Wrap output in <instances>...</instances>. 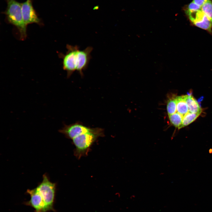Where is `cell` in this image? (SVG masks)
<instances>
[{"label": "cell", "mask_w": 212, "mask_h": 212, "mask_svg": "<svg viewBox=\"0 0 212 212\" xmlns=\"http://www.w3.org/2000/svg\"><path fill=\"white\" fill-rule=\"evenodd\" d=\"M5 0L7 3V7L2 13L5 15L7 22L14 26L18 29L19 32L20 39L24 40L27 36V26L23 18L21 4L16 0Z\"/></svg>", "instance_id": "6da1fadb"}, {"label": "cell", "mask_w": 212, "mask_h": 212, "mask_svg": "<svg viewBox=\"0 0 212 212\" xmlns=\"http://www.w3.org/2000/svg\"><path fill=\"white\" fill-rule=\"evenodd\" d=\"M104 135L103 130L97 127L92 128L90 131L73 138V143L75 147L74 155L78 159L87 155L92 144L99 137Z\"/></svg>", "instance_id": "7a4b0ae2"}, {"label": "cell", "mask_w": 212, "mask_h": 212, "mask_svg": "<svg viewBox=\"0 0 212 212\" xmlns=\"http://www.w3.org/2000/svg\"><path fill=\"white\" fill-rule=\"evenodd\" d=\"M45 206L46 212L55 211L53 205L55 197L56 184L49 180L46 174L43 176L42 181L36 187Z\"/></svg>", "instance_id": "3957f363"}, {"label": "cell", "mask_w": 212, "mask_h": 212, "mask_svg": "<svg viewBox=\"0 0 212 212\" xmlns=\"http://www.w3.org/2000/svg\"><path fill=\"white\" fill-rule=\"evenodd\" d=\"M67 51L65 54H59V57L62 59V67L67 72V77H70L77 70L78 63V51L79 47L77 45H66Z\"/></svg>", "instance_id": "277c9868"}, {"label": "cell", "mask_w": 212, "mask_h": 212, "mask_svg": "<svg viewBox=\"0 0 212 212\" xmlns=\"http://www.w3.org/2000/svg\"><path fill=\"white\" fill-rule=\"evenodd\" d=\"M185 12L195 26L211 32L212 21L202 12L200 8L199 10L194 11H185Z\"/></svg>", "instance_id": "5b68a950"}, {"label": "cell", "mask_w": 212, "mask_h": 212, "mask_svg": "<svg viewBox=\"0 0 212 212\" xmlns=\"http://www.w3.org/2000/svg\"><path fill=\"white\" fill-rule=\"evenodd\" d=\"M21 4V12L24 21L27 26L28 24L36 23L42 25V23L34 9L32 0H26Z\"/></svg>", "instance_id": "8992f818"}, {"label": "cell", "mask_w": 212, "mask_h": 212, "mask_svg": "<svg viewBox=\"0 0 212 212\" xmlns=\"http://www.w3.org/2000/svg\"><path fill=\"white\" fill-rule=\"evenodd\" d=\"M92 128L77 123L69 125H65L59 130V132L64 134L67 138L73 139L74 138L90 131Z\"/></svg>", "instance_id": "52a82bcc"}, {"label": "cell", "mask_w": 212, "mask_h": 212, "mask_svg": "<svg viewBox=\"0 0 212 212\" xmlns=\"http://www.w3.org/2000/svg\"><path fill=\"white\" fill-rule=\"evenodd\" d=\"M26 193L30 196L29 201L25 203V204L34 208L35 212H46L44 203L37 188L28 189Z\"/></svg>", "instance_id": "ba28073f"}, {"label": "cell", "mask_w": 212, "mask_h": 212, "mask_svg": "<svg viewBox=\"0 0 212 212\" xmlns=\"http://www.w3.org/2000/svg\"><path fill=\"white\" fill-rule=\"evenodd\" d=\"M92 50L93 48L89 46L83 50L79 49L78 51V61L76 71L81 76H83V71L87 67L91 58L90 53Z\"/></svg>", "instance_id": "9c48e42d"}, {"label": "cell", "mask_w": 212, "mask_h": 212, "mask_svg": "<svg viewBox=\"0 0 212 212\" xmlns=\"http://www.w3.org/2000/svg\"><path fill=\"white\" fill-rule=\"evenodd\" d=\"M188 108L189 111L192 113L200 114L202 109L198 102L191 95H183Z\"/></svg>", "instance_id": "30bf717a"}, {"label": "cell", "mask_w": 212, "mask_h": 212, "mask_svg": "<svg viewBox=\"0 0 212 212\" xmlns=\"http://www.w3.org/2000/svg\"><path fill=\"white\" fill-rule=\"evenodd\" d=\"M176 98L177 101L176 112L183 117L189 112L187 105L183 95L176 96Z\"/></svg>", "instance_id": "8fae6325"}, {"label": "cell", "mask_w": 212, "mask_h": 212, "mask_svg": "<svg viewBox=\"0 0 212 212\" xmlns=\"http://www.w3.org/2000/svg\"><path fill=\"white\" fill-rule=\"evenodd\" d=\"M169 116L170 123L175 127L180 129L182 128L183 117L177 112Z\"/></svg>", "instance_id": "7c38bea8"}, {"label": "cell", "mask_w": 212, "mask_h": 212, "mask_svg": "<svg viewBox=\"0 0 212 212\" xmlns=\"http://www.w3.org/2000/svg\"><path fill=\"white\" fill-rule=\"evenodd\" d=\"M202 12L212 21V1L207 0L201 6Z\"/></svg>", "instance_id": "4fadbf2b"}, {"label": "cell", "mask_w": 212, "mask_h": 212, "mask_svg": "<svg viewBox=\"0 0 212 212\" xmlns=\"http://www.w3.org/2000/svg\"><path fill=\"white\" fill-rule=\"evenodd\" d=\"M176 97L170 98L168 101L167 110L168 116L172 115L176 112L177 101Z\"/></svg>", "instance_id": "5bb4252c"}, {"label": "cell", "mask_w": 212, "mask_h": 212, "mask_svg": "<svg viewBox=\"0 0 212 212\" xmlns=\"http://www.w3.org/2000/svg\"><path fill=\"white\" fill-rule=\"evenodd\" d=\"M200 114L192 113L189 112L183 118L182 127H184L189 125L200 115Z\"/></svg>", "instance_id": "9a60e30c"}, {"label": "cell", "mask_w": 212, "mask_h": 212, "mask_svg": "<svg viewBox=\"0 0 212 212\" xmlns=\"http://www.w3.org/2000/svg\"><path fill=\"white\" fill-rule=\"evenodd\" d=\"M207 0H193L192 1L196 4L201 6Z\"/></svg>", "instance_id": "2e32d148"}, {"label": "cell", "mask_w": 212, "mask_h": 212, "mask_svg": "<svg viewBox=\"0 0 212 212\" xmlns=\"http://www.w3.org/2000/svg\"><path fill=\"white\" fill-rule=\"evenodd\" d=\"M204 98V97L203 96H201L200 97L198 100V101L199 102H201L203 100Z\"/></svg>", "instance_id": "e0dca14e"}]
</instances>
